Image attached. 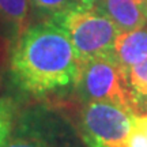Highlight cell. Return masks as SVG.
Masks as SVG:
<instances>
[{
	"mask_svg": "<svg viewBox=\"0 0 147 147\" xmlns=\"http://www.w3.org/2000/svg\"><path fill=\"white\" fill-rule=\"evenodd\" d=\"M79 59L69 37L53 21L29 26L15 41L10 75L18 89L42 97L75 87Z\"/></svg>",
	"mask_w": 147,
	"mask_h": 147,
	"instance_id": "6da1fadb",
	"label": "cell"
},
{
	"mask_svg": "<svg viewBox=\"0 0 147 147\" xmlns=\"http://www.w3.org/2000/svg\"><path fill=\"white\" fill-rule=\"evenodd\" d=\"M53 22L69 37L79 60L116 57L115 45L120 32L115 23L97 8L76 4L57 15Z\"/></svg>",
	"mask_w": 147,
	"mask_h": 147,
	"instance_id": "7a4b0ae2",
	"label": "cell"
},
{
	"mask_svg": "<svg viewBox=\"0 0 147 147\" xmlns=\"http://www.w3.org/2000/svg\"><path fill=\"white\" fill-rule=\"evenodd\" d=\"M75 90L84 104L105 101L134 113L127 69L117 63L116 57L79 60Z\"/></svg>",
	"mask_w": 147,
	"mask_h": 147,
	"instance_id": "3957f363",
	"label": "cell"
},
{
	"mask_svg": "<svg viewBox=\"0 0 147 147\" xmlns=\"http://www.w3.org/2000/svg\"><path fill=\"white\" fill-rule=\"evenodd\" d=\"M83 139L64 117L44 106L16 117L10 138L1 147H83Z\"/></svg>",
	"mask_w": 147,
	"mask_h": 147,
	"instance_id": "277c9868",
	"label": "cell"
},
{
	"mask_svg": "<svg viewBox=\"0 0 147 147\" xmlns=\"http://www.w3.org/2000/svg\"><path fill=\"white\" fill-rule=\"evenodd\" d=\"M132 129L134 113L110 102H86L79 115V134L86 147H127Z\"/></svg>",
	"mask_w": 147,
	"mask_h": 147,
	"instance_id": "5b68a950",
	"label": "cell"
},
{
	"mask_svg": "<svg viewBox=\"0 0 147 147\" xmlns=\"http://www.w3.org/2000/svg\"><path fill=\"white\" fill-rule=\"evenodd\" d=\"M95 8L108 16L120 33L147 25V0H100Z\"/></svg>",
	"mask_w": 147,
	"mask_h": 147,
	"instance_id": "8992f818",
	"label": "cell"
},
{
	"mask_svg": "<svg viewBox=\"0 0 147 147\" xmlns=\"http://www.w3.org/2000/svg\"><path fill=\"white\" fill-rule=\"evenodd\" d=\"M30 0H0V40L16 41L29 27Z\"/></svg>",
	"mask_w": 147,
	"mask_h": 147,
	"instance_id": "52a82bcc",
	"label": "cell"
},
{
	"mask_svg": "<svg viewBox=\"0 0 147 147\" xmlns=\"http://www.w3.org/2000/svg\"><path fill=\"white\" fill-rule=\"evenodd\" d=\"M115 56L127 71L144 61L147 59V25L132 32L120 33L116 40Z\"/></svg>",
	"mask_w": 147,
	"mask_h": 147,
	"instance_id": "ba28073f",
	"label": "cell"
},
{
	"mask_svg": "<svg viewBox=\"0 0 147 147\" xmlns=\"http://www.w3.org/2000/svg\"><path fill=\"white\" fill-rule=\"evenodd\" d=\"M131 90L134 115L147 113V59L127 71Z\"/></svg>",
	"mask_w": 147,
	"mask_h": 147,
	"instance_id": "9c48e42d",
	"label": "cell"
},
{
	"mask_svg": "<svg viewBox=\"0 0 147 147\" xmlns=\"http://www.w3.org/2000/svg\"><path fill=\"white\" fill-rule=\"evenodd\" d=\"M76 4V0H30V5L37 16L44 18V21H53L57 15L71 10Z\"/></svg>",
	"mask_w": 147,
	"mask_h": 147,
	"instance_id": "30bf717a",
	"label": "cell"
},
{
	"mask_svg": "<svg viewBox=\"0 0 147 147\" xmlns=\"http://www.w3.org/2000/svg\"><path fill=\"white\" fill-rule=\"evenodd\" d=\"M16 105L10 98L0 100V147L10 138L16 121Z\"/></svg>",
	"mask_w": 147,
	"mask_h": 147,
	"instance_id": "8fae6325",
	"label": "cell"
},
{
	"mask_svg": "<svg viewBox=\"0 0 147 147\" xmlns=\"http://www.w3.org/2000/svg\"><path fill=\"white\" fill-rule=\"evenodd\" d=\"M127 147H147V135L135 124L131 135L128 138Z\"/></svg>",
	"mask_w": 147,
	"mask_h": 147,
	"instance_id": "7c38bea8",
	"label": "cell"
},
{
	"mask_svg": "<svg viewBox=\"0 0 147 147\" xmlns=\"http://www.w3.org/2000/svg\"><path fill=\"white\" fill-rule=\"evenodd\" d=\"M134 124L139 127L147 135V113H144V115H134Z\"/></svg>",
	"mask_w": 147,
	"mask_h": 147,
	"instance_id": "4fadbf2b",
	"label": "cell"
},
{
	"mask_svg": "<svg viewBox=\"0 0 147 147\" xmlns=\"http://www.w3.org/2000/svg\"><path fill=\"white\" fill-rule=\"evenodd\" d=\"M100 0H76V3L82 7H87V8H95V5L98 4Z\"/></svg>",
	"mask_w": 147,
	"mask_h": 147,
	"instance_id": "5bb4252c",
	"label": "cell"
},
{
	"mask_svg": "<svg viewBox=\"0 0 147 147\" xmlns=\"http://www.w3.org/2000/svg\"><path fill=\"white\" fill-rule=\"evenodd\" d=\"M0 44H4V41H1V40H0Z\"/></svg>",
	"mask_w": 147,
	"mask_h": 147,
	"instance_id": "9a60e30c",
	"label": "cell"
}]
</instances>
